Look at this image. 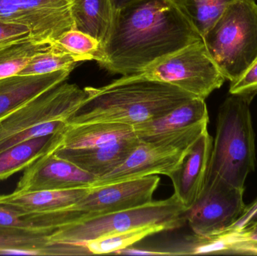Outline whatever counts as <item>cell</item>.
Instances as JSON below:
<instances>
[{
	"instance_id": "484cf974",
	"label": "cell",
	"mask_w": 257,
	"mask_h": 256,
	"mask_svg": "<svg viewBox=\"0 0 257 256\" xmlns=\"http://www.w3.org/2000/svg\"><path fill=\"white\" fill-rule=\"evenodd\" d=\"M79 62L75 56L52 43L49 48L33 56L27 66L18 75H45L65 69L73 70L75 65Z\"/></svg>"
},
{
	"instance_id": "52a82bcc",
	"label": "cell",
	"mask_w": 257,
	"mask_h": 256,
	"mask_svg": "<svg viewBox=\"0 0 257 256\" xmlns=\"http://www.w3.org/2000/svg\"><path fill=\"white\" fill-rule=\"evenodd\" d=\"M134 75L171 84L203 99L226 81L203 40L175 51Z\"/></svg>"
},
{
	"instance_id": "4dcf8cb0",
	"label": "cell",
	"mask_w": 257,
	"mask_h": 256,
	"mask_svg": "<svg viewBox=\"0 0 257 256\" xmlns=\"http://www.w3.org/2000/svg\"><path fill=\"white\" fill-rule=\"evenodd\" d=\"M113 254L124 255H170L169 252L163 249H143V248H135L132 246L120 249Z\"/></svg>"
},
{
	"instance_id": "5b68a950",
	"label": "cell",
	"mask_w": 257,
	"mask_h": 256,
	"mask_svg": "<svg viewBox=\"0 0 257 256\" xmlns=\"http://www.w3.org/2000/svg\"><path fill=\"white\" fill-rule=\"evenodd\" d=\"M225 79L236 81L257 60V3L235 0L203 36Z\"/></svg>"
},
{
	"instance_id": "f1b7e54d",
	"label": "cell",
	"mask_w": 257,
	"mask_h": 256,
	"mask_svg": "<svg viewBox=\"0 0 257 256\" xmlns=\"http://www.w3.org/2000/svg\"><path fill=\"white\" fill-rule=\"evenodd\" d=\"M230 94H257V60L236 81L230 82Z\"/></svg>"
},
{
	"instance_id": "ffe728a7",
	"label": "cell",
	"mask_w": 257,
	"mask_h": 256,
	"mask_svg": "<svg viewBox=\"0 0 257 256\" xmlns=\"http://www.w3.org/2000/svg\"><path fill=\"white\" fill-rule=\"evenodd\" d=\"M71 14L75 30L105 43L114 20L111 0H71Z\"/></svg>"
},
{
	"instance_id": "8992f818",
	"label": "cell",
	"mask_w": 257,
	"mask_h": 256,
	"mask_svg": "<svg viewBox=\"0 0 257 256\" xmlns=\"http://www.w3.org/2000/svg\"><path fill=\"white\" fill-rule=\"evenodd\" d=\"M187 210L175 195L136 208L83 219L57 228L50 234L51 243L82 245L111 234L151 225H164L170 230L187 222Z\"/></svg>"
},
{
	"instance_id": "4fadbf2b",
	"label": "cell",
	"mask_w": 257,
	"mask_h": 256,
	"mask_svg": "<svg viewBox=\"0 0 257 256\" xmlns=\"http://www.w3.org/2000/svg\"><path fill=\"white\" fill-rule=\"evenodd\" d=\"M27 18L33 39L53 43L74 29L71 0H15Z\"/></svg>"
},
{
	"instance_id": "603a6c76",
	"label": "cell",
	"mask_w": 257,
	"mask_h": 256,
	"mask_svg": "<svg viewBox=\"0 0 257 256\" xmlns=\"http://www.w3.org/2000/svg\"><path fill=\"white\" fill-rule=\"evenodd\" d=\"M205 250L208 254L257 255V225L208 236Z\"/></svg>"
},
{
	"instance_id": "7402d4cb",
	"label": "cell",
	"mask_w": 257,
	"mask_h": 256,
	"mask_svg": "<svg viewBox=\"0 0 257 256\" xmlns=\"http://www.w3.org/2000/svg\"><path fill=\"white\" fill-rule=\"evenodd\" d=\"M50 234L0 229V255H50Z\"/></svg>"
},
{
	"instance_id": "2e32d148",
	"label": "cell",
	"mask_w": 257,
	"mask_h": 256,
	"mask_svg": "<svg viewBox=\"0 0 257 256\" xmlns=\"http://www.w3.org/2000/svg\"><path fill=\"white\" fill-rule=\"evenodd\" d=\"M72 70L45 75H15L0 80V119L64 82Z\"/></svg>"
},
{
	"instance_id": "ba28073f",
	"label": "cell",
	"mask_w": 257,
	"mask_h": 256,
	"mask_svg": "<svg viewBox=\"0 0 257 256\" xmlns=\"http://www.w3.org/2000/svg\"><path fill=\"white\" fill-rule=\"evenodd\" d=\"M208 124L202 122L154 142L140 141L121 165L97 178L92 187L157 174L169 177L192 144L208 129Z\"/></svg>"
},
{
	"instance_id": "277c9868",
	"label": "cell",
	"mask_w": 257,
	"mask_h": 256,
	"mask_svg": "<svg viewBox=\"0 0 257 256\" xmlns=\"http://www.w3.org/2000/svg\"><path fill=\"white\" fill-rule=\"evenodd\" d=\"M87 97L63 82L0 119V153L23 141L64 130L66 120Z\"/></svg>"
},
{
	"instance_id": "30bf717a",
	"label": "cell",
	"mask_w": 257,
	"mask_h": 256,
	"mask_svg": "<svg viewBox=\"0 0 257 256\" xmlns=\"http://www.w3.org/2000/svg\"><path fill=\"white\" fill-rule=\"evenodd\" d=\"M244 192L219 177L205 179L199 197L186 212L193 234L212 236L227 231L245 210Z\"/></svg>"
},
{
	"instance_id": "3957f363",
	"label": "cell",
	"mask_w": 257,
	"mask_h": 256,
	"mask_svg": "<svg viewBox=\"0 0 257 256\" xmlns=\"http://www.w3.org/2000/svg\"><path fill=\"white\" fill-rule=\"evenodd\" d=\"M255 95L231 94L220 106L205 179L219 177L244 190L256 162L250 105Z\"/></svg>"
},
{
	"instance_id": "d4e9b609",
	"label": "cell",
	"mask_w": 257,
	"mask_h": 256,
	"mask_svg": "<svg viewBox=\"0 0 257 256\" xmlns=\"http://www.w3.org/2000/svg\"><path fill=\"white\" fill-rule=\"evenodd\" d=\"M51 45L52 43L50 42L31 39L0 49V80L18 75L33 56L49 48Z\"/></svg>"
},
{
	"instance_id": "ac0fdd59",
	"label": "cell",
	"mask_w": 257,
	"mask_h": 256,
	"mask_svg": "<svg viewBox=\"0 0 257 256\" xmlns=\"http://www.w3.org/2000/svg\"><path fill=\"white\" fill-rule=\"evenodd\" d=\"M64 130L27 140L1 152L0 180L25 170L39 158L57 150L61 145Z\"/></svg>"
},
{
	"instance_id": "4316f807",
	"label": "cell",
	"mask_w": 257,
	"mask_h": 256,
	"mask_svg": "<svg viewBox=\"0 0 257 256\" xmlns=\"http://www.w3.org/2000/svg\"><path fill=\"white\" fill-rule=\"evenodd\" d=\"M53 43L75 56L80 62L96 60L102 48L99 41L75 29L63 33Z\"/></svg>"
},
{
	"instance_id": "9a60e30c",
	"label": "cell",
	"mask_w": 257,
	"mask_h": 256,
	"mask_svg": "<svg viewBox=\"0 0 257 256\" xmlns=\"http://www.w3.org/2000/svg\"><path fill=\"white\" fill-rule=\"evenodd\" d=\"M205 100L193 98L161 117L133 126L135 135L142 142L151 143L202 122H209Z\"/></svg>"
},
{
	"instance_id": "1f68e13d",
	"label": "cell",
	"mask_w": 257,
	"mask_h": 256,
	"mask_svg": "<svg viewBox=\"0 0 257 256\" xmlns=\"http://www.w3.org/2000/svg\"><path fill=\"white\" fill-rule=\"evenodd\" d=\"M138 0H111L112 2L113 7H114V12L126 7L128 5L134 3Z\"/></svg>"
},
{
	"instance_id": "9c48e42d",
	"label": "cell",
	"mask_w": 257,
	"mask_h": 256,
	"mask_svg": "<svg viewBox=\"0 0 257 256\" xmlns=\"http://www.w3.org/2000/svg\"><path fill=\"white\" fill-rule=\"evenodd\" d=\"M160 178L150 175L141 178L90 188L76 204L54 211L59 228L83 219L136 208L153 201Z\"/></svg>"
},
{
	"instance_id": "8fae6325",
	"label": "cell",
	"mask_w": 257,
	"mask_h": 256,
	"mask_svg": "<svg viewBox=\"0 0 257 256\" xmlns=\"http://www.w3.org/2000/svg\"><path fill=\"white\" fill-rule=\"evenodd\" d=\"M54 152L42 156L24 170L15 192L92 188L97 177L62 159Z\"/></svg>"
},
{
	"instance_id": "6da1fadb",
	"label": "cell",
	"mask_w": 257,
	"mask_h": 256,
	"mask_svg": "<svg viewBox=\"0 0 257 256\" xmlns=\"http://www.w3.org/2000/svg\"><path fill=\"white\" fill-rule=\"evenodd\" d=\"M202 40L171 0H138L114 12L96 61L111 73L127 76Z\"/></svg>"
},
{
	"instance_id": "e0dca14e",
	"label": "cell",
	"mask_w": 257,
	"mask_h": 256,
	"mask_svg": "<svg viewBox=\"0 0 257 256\" xmlns=\"http://www.w3.org/2000/svg\"><path fill=\"white\" fill-rule=\"evenodd\" d=\"M90 188L12 192L0 195V204L32 213L57 211L71 207L82 199Z\"/></svg>"
},
{
	"instance_id": "7a4b0ae2",
	"label": "cell",
	"mask_w": 257,
	"mask_h": 256,
	"mask_svg": "<svg viewBox=\"0 0 257 256\" xmlns=\"http://www.w3.org/2000/svg\"><path fill=\"white\" fill-rule=\"evenodd\" d=\"M84 90L87 97L67 119L68 125L114 123L134 126L161 117L195 98L175 86L135 75Z\"/></svg>"
},
{
	"instance_id": "cb8c5ba5",
	"label": "cell",
	"mask_w": 257,
	"mask_h": 256,
	"mask_svg": "<svg viewBox=\"0 0 257 256\" xmlns=\"http://www.w3.org/2000/svg\"><path fill=\"white\" fill-rule=\"evenodd\" d=\"M170 230L164 225H151L133 228L123 232L111 234L83 243L90 255L114 253L117 251L130 247L148 236Z\"/></svg>"
},
{
	"instance_id": "83f0119b",
	"label": "cell",
	"mask_w": 257,
	"mask_h": 256,
	"mask_svg": "<svg viewBox=\"0 0 257 256\" xmlns=\"http://www.w3.org/2000/svg\"><path fill=\"white\" fill-rule=\"evenodd\" d=\"M31 39H33L31 31L27 27L0 21V49Z\"/></svg>"
},
{
	"instance_id": "44dd1931",
	"label": "cell",
	"mask_w": 257,
	"mask_h": 256,
	"mask_svg": "<svg viewBox=\"0 0 257 256\" xmlns=\"http://www.w3.org/2000/svg\"><path fill=\"white\" fill-rule=\"evenodd\" d=\"M193 28L203 36L235 0H171Z\"/></svg>"
},
{
	"instance_id": "d6986e66",
	"label": "cell",
	"mask_w": 257,
	"mask_h": 256,
	"mask_svg": "<svg viewBox=\"0 0 257 256\" xmlns=\"http://www.w3.org/2000/svg\"><path fill=\"white\" fill-rule=\"evenodd\" d=\"M130 125L114 123H90L68 125L60 147L90 149L102 147L135 136Z\"/></svg>"
},
{
	"instance_id": "5bb4252c",
	"label": "cell",
	"mask_w": 257,
	"mask_h": 256,
	"mask_svg": "<svg viewBox=\"0 0 257 256\" xmlns=\"http://www.w3.org/2000/svg\"><path fill=\"white\" fill-rule=\"evenodd\" d=\"M140 140L135 136L102 147L90 149H66L59 147L54 153L96 176L102 177L121 165L136 150Z\"/></svg>"
},
{
	"instance_id": "7c38bea8",
	"label": "cell",
	"mask_w": 257,
	"mask_h": 256,
	"mask_svg": "<svg viewBox=\"0 0 257 256\" xmlns=\"http://www.w3.org/2000/svg\"><path fill=\"white\" fill-rule=\"evenodd\" d=\"M212 146V138L207 129L169 175L173 184L174 195L187 210L194 204L203 187Z\"/></svg>"
},
{
	"instance_id": "f546056e",
	"label": "cell",
	"mask_w": 257,
	"mask_h": 256,
	"mask_svg": "<svg viewBox=\"0 0 257 256\" xmlns=\"http://www.w3.org/2000/svg\"><path fill=\"white\" fill-rule=\"evenodd\" d=\"M252 225H257V198L251 204L246 206L245 210L239 219L225 232L237 231Z\"/></svg>"
}]
</instances>
